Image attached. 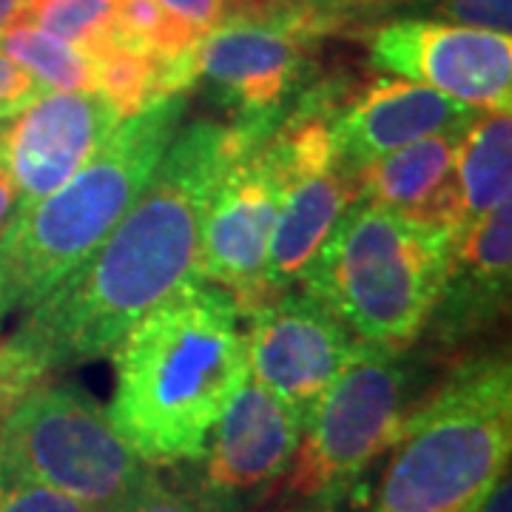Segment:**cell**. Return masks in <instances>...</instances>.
I'll return each mask as SVG.
<instances>
[{
	"label": "cell",
	"instance_id": "obj_1",
	"mask_svg": "<svg viewBox=\"0 0 512 512\" xmlns=\"http://www.w3.org/2000/svg\"><path fill=\"white\" fill-rule=\"evenodd\" d=\"M239 140L242 128L217 120L177 131L103 245L0 342L3 413L57 370L111 353L140 316L200 279L202 217Z\"/></svg>",
	"mask_w": 512,
	"mask_h": 512
},
{
	"label": "cell",
	"instance_id": "obj_2",
	"mask_svg": "<svg viewBox=\"0 0 512 512\" xmlns=\"http://www.w3.org/2000/svg\"><path fill=\"white\" fill-rule=\"evenodd\" d=\"M109 419L148 467L200 461L248 382V345L228 293L197 279L140 316L114 348Z\"/></svg>",
	"mask_w": 512,
	"mask_h": 512
},
{
	"label": "cell",
	"instance_id": "obj_3",
	"mask_svg": "<svg viewBox=\"0 0 512 512\" xmlns=\"http://www.w3.org/2000/svg\"><path fill=\"white\" fill-rule=\"evenodd\" d=\"M185 106V94H174L123 117L89 163L18 211L0 237V319L35 308L103 245L183 128Z\"/></svg>",
	"mask_w": 512,
	"mask_h": 512
},
{
	"label": "cell",
	"instance_id": "obj_4",
	"mask_svg": "<svg viewBox=\"0 0 512 512\" xmlns=\"http://www.w3.org/2000/svg\"><path fill=\"white\" fill-rule=\"evenodd\" d=\"M510 453V356L458 362L404 424L373 512H473Z\"/></svg>",
	"mask_w": 512,
	"mask_h": 512
},
{
	"label": "cell",
	"instance_id": "obj_5",
	"mask_svg": "<svg viewBox=\"0 0 512 512\" xmlns=\"http://www.w3.org/2000/svg\"><path fill=\"white\" fill-rule=\"evenodd\" d=\"M450 245L441 228L356 200L299 282L356 339L410 350L439 299Z\"/></svg>",
	"mask_w": 512,
	"mask_h": 512
},
{
	"label": "cell",
	"instance_id": "obj_6",
	"mask_svg": "<svg viewBox=\"0 0 512 512\" xmlns=\"http://www.w3.org/2000/svg\"><path fill=\"white\" fill-rule=\"evenodd\" d=\"M407 353L353 342L348 362L302 430L291 467L276 487L279 504L345 501L367 467L399 441L407 419L424 402L416 399Z\"/></svg>",
	"mask_w": 512,
	"mask_h": 512
},
{
	"label": "cell",
	"instance_id": "obj_7",
	"mask_svg": "<svg viewBox=\"0 0 512 512\" xmlns=\"http://www.w3.org/2000/svg\"><path fill=\"white\" fill-rule=\"evenodd\" d=\"M154 467L80 384L40 382L0 419V476L26 478L117 512Z\"/></svg>",
	"mask_w": 512,
	"mask_h": 512
},
{
	"label": "cell",
	"instance_id": "obj_8",
	"mask_svg": "<svg viewBox=\"0 0 512 512\" xmlns=\"http://www.w3.org/2000/svg\"><path fill=\"white\" fill-rule=\"evenodd\" d=\"M239 128L242 140L222 168L202 217L200 279L228 293L239 316H251L274 299L265 259L291 185L268 148L271 131Z\"/></svg>",
	"mask_w": 512,
	"mask_h": 512
},
{
	"label": "cell",
	"instance_id": "obj_9",
	"mask_svg": "<svg viewBox=\"0 0 512 512\" xmlns=\"http://www.w3.org/2000/svg\"><path fill=\"white\" fill-rule=\"evenodd\" d=\"M311 35L285 23L225 20L194 49L197 80L231 111L234 126L274 131L311 80Z\"/></svg>",
	"mask_w": 512,
	"mask_h": 512
},
{
	"label": "cell",
	"instance_id": "obj_10",
	"mask_svg": "<svg viewBox=\"0 0 512 512\" xmlns=\"http://www.w3.org/2000/svg\"><path fill=\"white\" fill-rule=\"evenodd\" d=\"M245 319L251 325L245 345L254 382L291 407L305 427L348 362L356 336L305 288L279 293Z\"/></svg>",
	"mask_w": 512,
	"mask_h": 512
},
{
	"label": "cell",
	"instance_id": "obj_11",
	"mask_svg": "<svg viewBox=\"0 0 512 512\" xmlns=\"http://www.w3.org/2000/svg\"><path fill=\"white\" fill-rule=\"evenodd\" d=\"M370 63L476 111L510 109V35L444 20H396L373 32Z\"/></svg>",
	"mask_w": 512,
	"mask_h": 512
},
{
	"label": "cell",
	"instance_id": "obj_12",
	"mask_svg": "<svg viewBox=\"0 0 512 512\" xmlns=\"http://www.w3.org/2000/svg\"><path fill=\"white\" fill-rule=\"evenodd\" d=\"M123 117L97 92H46L0 126V165L20 194V208L49 197L97 148Z\"/></svg>",
	"mask_w": 512,
	"mask_h": 512
},
{
	"label": "cell",
	"instance_id": "obj_13",
	"mask_svg": "<svg viewBox=\"0 0 512 512\" xmlns=\"http://www.w3.org/2000/svg\"><path fill=\"white\" fill-rule=\"evenodd\" d=\"M510 282L512 208L507 200L453 237L439 299L416 345L424 342L430 350L450 353L498 325L510 308Z\"/></svg>",
	"mask_w": 512,
	"mask_h": 512
},
{
	"label": "cell",
	"instance_id": "obj_14",
	"mask_svg": "<svg viewBox=\"0 0 512 512\" xmlns=\"http://www.w3.org/2000/svg\"><path fill=\"white\" fill-rule=\"evenodd\" d=\"M478 114L481 111L456 103L430 86L379 77L365 89H353L336 117V165L356 174L362 165L416 140L464 131Z\"/></svg>",
	"mask_w": 512,
	"mask_h": 512
},
{
	"label": "cell",
	"instance_id": "obj_15",
	"mask_svg": "<svg viewBox=\"0 0 512 512\" xmlns=\"http://www.w3.org/2000/svg\"><path fill=\"white\" fill-rule=\"evenodd\" d=\"M302 421L254 379L222 410L205 447L202 478L222 493L259 490L288 473L302 441Z\"/></svg>",
	"mask_w": 512,
	"mask_h": 512
},
{
	"label": "cell",
	"instance_id": "obj_16",
	"mask_svg": "<svg viewBox=\"0 0 512 512\" xmlns=\"http://www.w3.org/2000/svg\"><path fill=\"white\" fill-rule=\"evenodd\" d=\"M464 131L433 134L362 165L353 174L359 200L376 202L407 220L441 228L453 239L458 225L456 151Z\"/></svg>",
	"mask_w": 512,
	"mask_h": 512
},
{
	"label": "cell",
	"instance_id": "obj_17",
	"mask_svg": "<svg viewBox=\"0 0 512 512\" xmlns=\"http://www.w3.org/2000/svg\"><path fill=\"white\" fill-rule=\"evenodd\" d=\"M356 200V177L339 165L288 188L265 259V279L274 299L302 279L336 222Z\"/></svg>",
	"mask_w": 512,
	"mask_h": 512
},
{
	"label": "cell",
	"instance_id": "obj_18",
	"mask_svg": "<svg viewBox=\"0 0 512 512\" xmlns=\"http://www.w3.org/2000/svg\"><path fill=\"white\" fill-rule=\"evenodd\" d=\"M512 188L510 109L481 111L461 134L456 151V234L481 220Z\"/></svg>",
	"mask_w": 512,
	"mask_h": 512
},
{
	"label": "cell",
	"instance_id": "obj_19",
	"mask_svg": "<svg viewBox=\"0 0 512 512\" xmlns=\"http://www.w3.org/2000/svg\"><path fill=\"white\" fill-rule=\"evenodd\" d=\"M0 52L32 74L46 92H92V57L32 23L18 20L3 29Z\"/></svg>",
	"mask_w": 512,
	"mask_h": 512
},
{
	"label": "cell",
	"instance_id": "obj_20",
	"mask_svg": "<svg viewBox=\"0 0 512 512\" xmlns=\"http://www.w3.org/2000/svg\"><path fill=\"white\" fill-rule=\"evenodd\" d=\"M20 20L72 43L83 55L117 43L114 0H26Z\"/></svg>",
	"mask_w": 512,
	"mask_h": 512
},
{
	"label": "cell",
	"instance_id": "obj_21",
	"mask_svg": "<svg viewBox=\"0 0 512 512\" xmlns=\"http://www.w3.org/2000/svg\"><path fill=\"white\" fill-rule=\"evenodd\" d=\"M117 43L157 55H177L200 43L205 35L194 23L168 12L160 0H114Z\"/></svg>",
	"mask_w": 512,
	"mask_h": 512
},
{
	"label": "cell",
	"instance_id": "obj_22",
	"mask_svg": "<svg viewBox=\"0 0 512 512\" xmlns=\"http://www.w3.org/2000/svg\"><path fill=\"white\" fill-rule=\"evenodd\" d=\"M117 512H242L237 495L222 493L194 473H148L143 487Z\"/></svg>",
	"mask_w": 512,
	"mask_h": 512
},
{
	"label": "cell",
	"instance_id": "obj_23",
	"mask_svg": "<svg viewBox=\"0 0 512 512\" xmlns=\"http://www.w3.org/2000/svg\"><path fill=\"white\" fill-rule=\"evenodd\" d=\"M370 6L367 0H228V20L285 23L305 35H322L345 12Z\"/></svg>",
	"mask_w": 512,
	"mask_h": 512
},
{
	"label": "cell",
	"instance_id": "obj_24",
	"mask_svg": "<svg viewBox=\"0 0 512 512\" xmlns=\"http://www.w3.org/2000/svg\"><path fill=\"white\" fill-rule=\"evenodd\" d=\"M0 512H103L72 498V495L43 487L26 478L0 476Z\"/></svg>",
	"mask_w": 512,
	"mask_h": 512
},
{
	"label": "cell",
	"instance_id": "obj_25",
	"mask_svg": "<svg viewBox=\"0 0 512 512\" xmlns=\"http://www.w3.org/2000/svg\"><path fill=\"white\" fill-rule=\"evenodd\" d=\"M439 15L456 26L510 35L512 0H441Z\"/></svg>",
	"mask_w": 512,
	"mask_h": 512
},
{
	"label": "cell",
	"instance_id": "obj_26",
	"mask_svg": "<svg viewBox=\"0 0 512 512\" xmlns=\"http://www.w3.org/2000/svg\"><path fill=\"white\" fill-rule=\"evenodd\" d=\"M43 94H46V89L32 74L20 69L12 57L0 52V123L20 114L26 106H32Z\"/></svg>",
	"mask_w": 512,
	"mask_h": 512
},
{
	"label": "cell",
	"instance_id": "obj_27",
	"mask_svg": "<svg viewBox=\"0 0 512 512\" xmlns=\"http://www.w3.org/2000/svg\"><path fill=\"white\" fill-rule=\"evenodd\" d=\"M160 3L202 32H211L214 26L228 20V0H160Z\"/></svg>",
	"mask_w": 512,
	"mask_h": 512
},
{
	"label": "cell",
	"instance_id": "obj_28",
	"mask_svg": "<svg viewBox=\"0 0 512 512\" xmlns=\"http://www.w3.org/2000/svg\"><path fill=\"white\" fill-rule=\"evenodd\" d=\"M20 208V194L12 177L6 174V168L0 165V237L6 234V228L12 225V220L18 217Z\"/></svg>",
	"mask_w": 512,
	"mask_h": 512
},
{
	"label": "cell",
	"instance_id": "obj_29",
	"mask_svg": "<svg viewBox=\"0 0 512 512\" xmlns=\"http://www.w3.org/2000/svg\"><path fill=\"white\" fill-rule=\"evenodd\" d=\"M274 512H342V501L313 498V501H299V504H276Z\"/></svg>",
	"mask_w": 512,
	"mask_h": 512
},
{
	"label": "cell",
	"instance_id": "obj_30",
	"mask_svg": "<svg viewBox=\"0 0 512 512\" xmlns=\"http://www.w3.org/2000/svg\"><path fill=\"white\" fill-rule=\"evenodd\" d=\"M26 0H0V32L9 29L12 23H18Z\"/></svg>",
	"mask_w": 512,
	"mask_h": 512
},
{
	"label": "cell",
	"instance_id": "obj_31",
	"mask_svg": "<svg viewBox=\"0 0 512 512\" xmlns=\"http://www.w3.org/2000/svg\"><path fill=\"white\" fill-rule=\"evenodd\" d=\"M367 3H390V0H367Z\"/></svg>",
	"mask_w": 512,
	"mask_h": 512
},
{
	"label": "cell",
	"instance_id": "obj_32",
	"mask_svg": "<svg viewBox=\"0 0 512 512\" xmlns=\"http://www.w3.org/2000/svg\"><path fill=\"white\" fill-rule=\"evenodd\" d=\"M0 419H3V410H0Z\"/></svg>",
	"mask_w": 512,
	"mask_h": 512
}]
</instances>
